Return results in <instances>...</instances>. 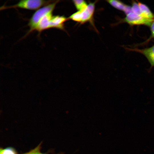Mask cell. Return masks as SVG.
I'll return each mask as SVG.
<instances>
[{"label": "cell", "instance_id": "6da1fadb", "mask_svg": "<svg viewBox=\"0 0 154 154\" xmlns=\"http://www.w3.org/2000/svg\"><path fill=\"white\" fill-rule=\"evenodd\" d=\"M95 3H90L84 9L73 14L69 18L81 24L91 21L94 12Z\"/></svg>", "mask_w": 154, "mask_h": 154}, {"label": "cell", "instance_id": "7a4b0ae2", "mask_svg": "<svg viewBox=\"0 0 154 154\" xmlns=\"http://www.w3.org/2000/svg\"><path fill=\"white\" fill-rule=\"evenodd\" d=\"M59 1H56L37 10L30 19L28 25L30 28L29 33L36 30L40 19L48 13L53 11L56 5Z\"/></svg>", "mask_w": 154, "mask_h": 154}, {"label": "cell", "instance_id": "3957f363", "mask_svg": "<svg viewBox=\"0 0 154 154\" xmlns=\"http://www.w3.org/2000/svg\"><path fill=\"white\" fill-rule=\"evenodd\" d=\"M54 1L43 0H22L15 5L8 7H3L1 9L19 8L31 10H38L41 7L44 6Z\"/></svg>", "mask_w": 154, "mask_h": 154}, {"label": "cell", "instance_id": "277c9868", "mask_svg": "<svg viewBox=\"0 0 154 154\" xmlns=\"http://www.w3.org/2000/svg\"><path fill=\"white\" fill-rule=\"evenodd\" d=\"M147 19L141 15L131 11L126 15L124 21L131 25H150L154 21Z\"/></svg>", "mask_w": 154, "mask_h": 154}, {"label": "cell", "instance_id": "5b68a950", "mask_svg": "<svg viewBox=\"0 0 154 154\" xmlns=\"http://www.w3.org/2000/svg\"><path fill=\"white\" fill-rule=\"evenodd\" d=\"M50 12L44 16L40 20L36 30L39 32L50 28V21L53 16L52 12Z\"/></svg>", "mask_w": 154, "mask_h": 154}, {"label": "cell", "instance_id": "8992f818", "mask_svg": "<svg viewBox=\"0 0 154 154\" xmlns=\"http://www.w3.org/2000/svg\"><path fill=\"white\" fill-rule=\"evenodd\" d=\"M67 18L64 16H53L50 21V28L64 29V23Z\"/></svg>", "mask_w": 154, "mask_h": 154}, {"label": "cell", "instance_id": "52a82bcc", "mask_svg": "<svg viewBox=\"0 0 154 154\" xmlns=\"http://www.w3.org/2000/svg\"><path fill=\"white\" fill-rule=\"evenodd\" d=\"M134 50L143 54L150 63L151 68L154 67V45L142 49H135Z\"/></svg>", "mask_w": 154, "mask_h": 154}, {"label": "cell", "instance_id": "ba28073f", "mask_svg": "<svg viewBox=\"0 0 154 154\" xmlns=\"http://www.w3.org/2000/svg\"><path fill=\"white\" fill-rule=\"evenodd\" d=\"M107 1L114 7L123 11L126 15L131 11V6L126 5L119 1L111 0Z\"/></svg>", "mask_w": 154, "mask_h": 154}, {"label": "cell", "instance_id": "9c48e42d", "mask_svg": "<svg viewBox=\"0 0 154 154\" xmlns=\"http://www.w3.org/2000/svg\"><path fill=\"white\" fill-rule=\"evenodd\" d=\"M141 16L147 19L154 20V15L149 7L145 5L138 3Z\"/></svg>", "mask_w": 154, "mask_h": 154}, {"label": "cell", "instance_id": "30bf717a", "mask_svg": "<svg viewBox=\"0 0 154 154\" xmlns=\"http://www.w3.org/2000/svg\"><path fill=\"white\" fill-rule=\"evenodd\" d=\"M73 2L78 11L84 9L88 5L86 2L83 0H75Z\"/></svg>", "mask_w": 154, "mask_h": 154}, {"label": "cell", "instance_id": "8fae6325", "mask_svg": "<svg viewBox=\"0 0 154 154\" xmlns=\"http://www.w3.org/2000/svg\"><path fill=\"white\" fill-rule=\"evenodd\" d=\"M0 154H16V153L13 149L8 148L5 149H1Z\"/></svg>", "mask_w": 154, "mask_h": 154}, {"label": "cell", "instance_id": "7c38bea8", "mask_svg": "<svg viewBox=\"0 0 154 154\" xmlns=\"http://www.w3.org/2000/svg\"><path fill=\"white\" fill-rule=\"evenodd\" d=\"M41 149V144H40L37 147L29 152L24 154H37L40 152Z\"/></svg>", "mask_w": 154, "mask_h": 154}, {"label": "cell", "instance_id": "4fadbf2b", "mask_svg": "<svg viewBox=\"0 0 154 154\" xmlns=\"http://www.w3.org/2000/svg\"><path fill=\"white\" fill-rule=\"evenodd\" d=\"M150 26L151 34L154 38V20L151 23Z\"/></svg>", "mask_w": 154, "mask_h": 154}, {"label": "cell", "instance_id": "5bb4252c", "mask_svg": "<svg viewBox=\"0 0 154 154\" xmlns=\"http://www.w3.org/2000/svg\"><path fill=\"white\" fill-rule=\"evenodd\" d=\"M37 154H44V153H40V152L38 153H37Z\"/></svg>", "mask_w": 154, "mask_h": 154}]
</instances>
